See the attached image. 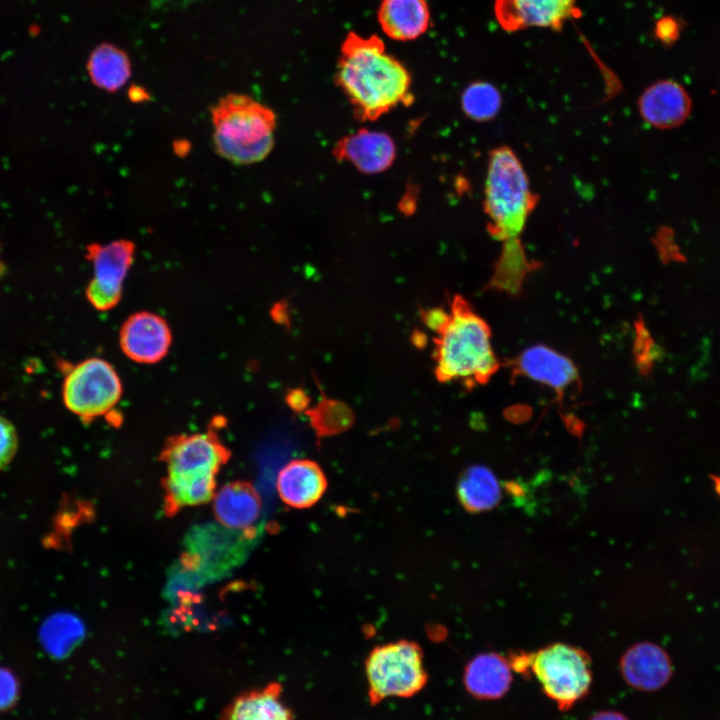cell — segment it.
I'll return each mask as SVG.
<instances>
[{
    "label": "cell",
    "mask_w": 720,
    "mask_h": 720,
    "mask_svg": "<svg viewBox=\"0 0 720 720\" xmlns=\"http://www.w3.org/2000/svg\"><path fill=\"white\" fill-rule=\"evenodd\" d=\"M372 704L389 697H411L427 683L421 647L408 640L376 646L365 661Z\"/></svg>",
    "instance_id": "8992f818"
},
{
    "label": "cell",
    "mask_w": 720,
    "mask_h": 720,
    "mask_svg": "<svg viewBox=\"0 0 720 720\" xmlns=\"http://www.w3.org/2000/svg\"><path fill=\"white\" fill-rule=\"evenodd\" d=\"M457 498L471 513L491 510L501 499V486L494 473L485 466L472 465L460 476Z\"/></svg>",
    "instance_id": "7402d4cb"
},
{
    "label": "cell",
    "mask_w": 720,
    "mask_h": 720,
    "mask_svg": "<svg viewBox=\"0 0 720 720\" xmlns=\"http://www.w3.org/2000/svg\"><path fill=\"white\" fill-rule=\"evenodd\" d=\"M119 343L123 353L132 361L154 364L167 355L172 333L161 316L141 311L130 315L123 323Z\"/></svg>",
    "instance_id": "7c38bea8"
},
{
    "label": "cell",
    "mask_w": 720,
    "mask_h": 720,
    "mask_svg": "<svg viewBox=\"0 0 720 720\" xmlns=\"http://www.w3.org/2000/svg\"><path fill=\"white\" fill-rule=\"evenodd\" d=\"M588 720H630L618 711L605 710L593 714Z\"/></svg>",
    "instance_id": "f1b7e54d"
},
{
    "label": "cell",
    "mask_w": 720,
    "mask_h": 720,
    "mask_svg": "<svg viewBox=\"0 0 720 720\" xmlns=\"http://www.w3.org/2000/svg\"><path fill=\"white\" fill-rule=\"evenodd\" d=\"M620 670L630 687L644 692L663 688L673 675L669 655L652 642H640L627 649L621 657Z\"/></svg>",
    "instance_id": "4fadbf2b"
},
{
    "label": "cell",
    "mask_w": 720,
    "mask_h": 720,
    "mask_svg": "<svg viewBox=\"0 0 720 720\" xmlns=\"http://www.w3.org/2000/svg\"><path fill=\"white\" fill-rule=\"evenodd\" d=\"M433 331L434 371L439 381L473 387L487 383L498 370L489 326L461 296H454L450 311Z\"/></svg>",
    "instance_id": "7a4b0ae2"
},
{
    "label": "cell",
    "mask_w": 720,
    "mask_h": 720,
    "mask_svg": "<svg viewBox=\"0 0 720 720\" xmlns=\"http://www.w3.org/2000/svg\"><path fill=\"white\" fill-rule=\"evenodd\" d=\"M461 106L464 114L471 120L488 122L499 114L502 107V96L491 83L475 81L464 89Z\"/></svg>",
    "instance_id": "cb8c5ba5"
},
{
    "label": "cell",
    "mask_w": 720,
    "mask_h": 720,
    "mask_svg": "<svg viewBox=\"0 0 720 720\" xmlns=\"http://www.w3.org/2000/svg\"><path fill=\"white\" fill-rule=\"evenodd\" d=\"M377 17L383 32L398 41L420 37L430 24L426 0H382Z\"/></svg>",
    "instance_id": "ffe728a7"
},
{
    "label": "cell",
    "mask_w": 720,
    "mask_h": 720,
    "mask_svg": "<svg viewBox=\"0 0 720 720\" xmlns=\"http://www.w3.org/2000/svg\"><path fill=\"white\" fill-rule=\"evenodd\" d=\"M128 95L130 100L134 103L145 102L150 98L146 90L138 86L131 87Z\"/></svg>",
    "instance_id": "f546056e"
},
{
    "label": "cell",
    "mask_w": 720,
    "mask_h": 720,
    "mask_svg": "<svg viewBox=\"0 0 720 720\" xmlns=\"http://www.w3.org/2000/svg\"><path fill=\"white\" fill-rule=\"evenodd\" d=\"M214 512L222 526L233 530H260L262 503L255 488L247 482H233L215 495Z\"/></svg>",
    "instance_id": "e0dca14e"
},
{
    "label": "cell",
    "mask_w": 720,
    "mask_h": 720,
    "mask_svg": "<svg viewBox=\"0 0 720 720\" xmlns=\"http://www.w3.org/2000/svg\"><path fill=\"white\" fill-rule=\"evenodd\" d=\"M82 628L76 619L61 617L46 634L47 647L55 654H64L79 639Z\"/></svg>",
    "instance_id": "d4e9b609"
},
{
    "label": "cell",
    "mask_w": 720,
    "mask_h": 720,
    "mask_svg": "<svg viewBox=\"0 0 720 720\" xmlns=\"http://www.w3.org/2000/svg\"><path fill=\"white\" fill-rule=\"evenodd\" d=\"M336 83L361 121H373L399 104L408 105L411 77L405 66L388 54L376 35L350 32L341 46Z\"/></svg>",
    "instance_id": "6da1fadb"
},
{
    "label": "cell",
    "mask_w": 720,
    "mask_h": 720,
    "mask_svg": "<svg viewBox=\"0 0 720 720\" xmlns=\"http://www.w3.org/2000/svg\"><path fill=\"white\" fill-rule=\"evenodd\" d=\"M537 201L515 152L508 146L493 149L484 185L488 233L505 243L517 242Z\"/></svg>",
    "instance_id": "277c9868"
},
{
    "label": "cell",
    "mask_w": 720,
    "mask_h": 720,
    "mask_svg": "<svg viewBox=\"0 0 720 720\" xmlns=\"http://www.w3.org/2000/svg\"><path fill=\"white\" fill-rule=\"evenodd\" d=\"M514 370L552 388L558 395L578 380L574 363L563 354L544 345L525 349L514 361Z\"/></svg>",
    "instance_id": "9a60e30c"
},
{
    "label": "cell",
    "mask_w": 720,
    "mask_h": 720,
    "mask_svg": "<svg viewBox=\"0 0 720 720\" xmlns=\"http://www.w3.org/2000/svg\"><path fill=\"white\" fill-rule=\"evenodd\" d=\"M333 152L338 160L350 162L366 174L385 171L396 157L395 144L388 134L367 129L343 137Z\"/></svg>",
    "instance_id": "5bb4252c"
},
{
    "label": "cell",
    "mask_w": 720,
    "mask_h": 720,
    "mask_svg": "<svg viewBox=\"0 0 720 720\" xmlns=\"http://www.w3.org/2000/svg\"><path fill=\"white\" fill-rule=\"evenodd\" d=\"M223 720H293V717L282 699L281 686L270 683L238 696Z\"/></svg>",
    "instance_id": "44dd1931"
},
{
    "label": "cell",
    "mask_w": 720,
    "mask_h": 720,
    "mask_svg": "<svg viewBox=\"0 0 720 720\" xmlns=\"http://www.w3.org/2000/svg\"><path fill=\"white\" fill-rule=\"evenodd\" d=\"M276 488L280 499L295 509L314 506L327 489V479L321 467L308 459L288 462L278 473Z\"/></svg>",
    "instance_id": "2e32d148"
},
{
    "label": "cell",
    "mask_w": 720,
    "mask_h": 720,
    "mask_svg": "<svg viewBox=\"0 0 720 720\" xmlns=\"http://www.w3.org/2000/svg\"><path fill=\"white\" fill-rule=\"evenodd\" d=\"M512 671L509 660L499 653H480L464 669V686L477 699L496 700L509 691Z\"/></svg>",
    "instance_id": "d6986e66"
},
{
    "label": "cell",
    "mask_w": 720,
    "mask_h": 720,
    "mask_svg": "<svg viewBox=\"0 0 720 720\" xmlns=\"http://www.w3.org/2000/svg\"><path fill=\"white\" fill-rule=\"evenodd\" d=\"M260 530L240 531L208 525L194 529L187 538L184 565L192 571L215 575L242 560Z\"/></svg>",
    "instance_id": "9c48e42d"
},
{
    "label": "cell",
    "mask_w": 720,
    "mask_h": 720,
    "mask_svg": "<svg viewBox=\"0 0 720 720\" xmlns=\"http://www.w3.org/2000/svg\"><path fill=\"white\" fill-rule=\"evenodd\" d=\"M87 70L96 87L115 92L130 78L131 63L125 52L113 45L103 44L91 53Z\"/></svg>",
    "instance_id": "603a6c76"
},
{
    "label": "cell",
    "mask_w": 720,
    "mask_h": 720,
    "mask_svg": "<svg viewBox=\"0 0 720 720\" xmlns=\"http://www.w3.org/2000/svg\"><path fill=\"white\" fill-rule=\"evenodd\" d=\"M494 12L507 32L529 27L560 30L565 21L579 15L576 0H495Z\"/></svg>",
    "instance_id": "8fae6325"
},
{
    "label": "cell",
    "mask_w": 720,
    "mask_h": 720,
    "mask_svg": "<svg viewBox=\"0 0 720 720\" xmlns=\"http://www.w3.org/2000/svg\"><path fill=\"white\" fill-rule=\"evenodd\" d=\"M229 457L228 449L212 432L174 436L161 453L167 467L165 481L216 480L219 469Z\"/></svg>",
    "instance_id": "ba28073f"
},
{
    "label": "cell",
    "mask_w": 720,
    "mask_h": 720,
    "mask_svg": "<svg viewBox=\"0 0 720 720\" xmlns=\"http://www.w3.org/2000/svg\"><path fill=\"white\" fill-rule=\"evenodd\" d=\"M86 250L93 268L86 297L95 309L108 311L122 297L123 284L134 261L135 244L128 239H117L90 244Z\"/></svg>",
    "instance_id": "30bf717a"
},
{
    "label": "cell",
    "mask_w": 720,
    "mask_h": 720,
    "mask_svg": "<svg viewBox=\"0 0 720 720\" xmlns=\"http://www.w3.org/2000/svg\"><path fill=\"white\" fill-rule=\"evenodd\" d=\"M121 396L120 377L104 359H85L73 365L65 374L62 387L64 405L85 422L108 414Z\"/></svg>",
    "instance_id": "52a82bcc"
},
{
    "label": "cell",
    "mask_w": 720,
    "mask_h": 720,
    "mask_svg": "<svg viewBox=\"0 0 720 720\" xmlns=\"http://www.w3.org/2000/svg\"><path fill=\"white\" fill-rule=\"evenodd\" d=\"M17 445L18 438L14 425L0 415V470L11 462L16 453Z\"/></svg>",
    "instance_id": "484cf974"
},
{
    "label": "cell",
    "mask_w": 720,
    "mask_h": 720,
    "mask_svg": "<svg viewBox=\"0 0 720 720\" xmlns=\"http://www.w3.org/2000/svg\"><path fill=\"white\" fill-rule=\"evenodd\" d=\"M509 662L515 672L534 675L543 693L561 711L582 700L592 685L590 656L569 644L553 643L536 652L513 653Z\"/></svg>",
    "instance_id": "5b68a950"
},
{
    "label": "cell",
    "mask_w": 720,
    "mask_h": 720,
    "mask_svg": "<svg viewBox=\"0 0 720 720\" xmlns=\"http://www.w3.org/2000/svg\"><path fill=\"white\" fill-rule=\"evenodd\" d=\"M213 145L222 158L250 165L264 160L274 146L276 115L249 95L231 93L210 108Z\"/></svg>",
    "instance_id": "3957f363"
},
{
    "label": "cell",
    "mask_w": 720,
    "mask_h": 720,
    "mask_svg": "<svg viewBox=\"0 0 720 720\" xmlns=\"http://www.w3.org/2000/svg\"><path fill=\"white\" fill-rule=\"evenodd\" d=\"M690 99L673 81H659L647 88L639 99L641 117L656 128H673L689 114Z\"/></svg>",
    "instance_id": "ac0fdd59"
},
{
    "label": "cell",
    "mask_w": 720,
    "mask_h": 720,
    "mask_svg": "<svg viewBox=\"0 0 720 720\" xmlns=\"http://www.w3.org/2000/svg\"><path fill=\"white\" fill-rule=\"evenodd\" d=\"M19 685L16 677L0 667V711L9 709L17 700Z\"/></svg>",
    "instance_id": "4316f807"
},
{
    "label": "cell",
    "mask_w": 720,
    "mask_h": 720,
    "mask_svg": "<svg viewBox=\"0 0 720 720\" xmlns=\"http://www.w3.org/2000/svg\"><path fill=\"white\" fill-rule=\"evenodd\" d=\"M656 33L663 41L673 40L678 35V25L670 18H663L657 24Z\"/></svg>",
    "instance_id": "83f0119b"
}]
</instances>
